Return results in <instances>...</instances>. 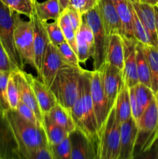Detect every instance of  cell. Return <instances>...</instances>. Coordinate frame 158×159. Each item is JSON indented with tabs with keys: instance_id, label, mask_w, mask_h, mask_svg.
<instances>
[{
	"instance_id": "6da1fadb",
	"label": "cell",
	"mask_w": 158,
	"mask_h": 159,
	"mask_svg": "<svg viewBox=\"0 0 158 159\" xmlns=\"http://www.w3.org/2000/svg\"><path fill=\"white\" fill-rule=\"evenodd\" d=\"M91 71L82 70L79 80L78 95L71 111L76 128L83 132L95 144L98 138V124L90 92Z\"/></svg>"
},
{
	"instance_id": "7a4b0ae2",
	"label": "cell",
	"mask_w": 158,
	"mask_h": 159,
	"mask_svg": "<svg viewBox=\"0 0 158 159\" xmlns=\"http://www.w3.org/2000/svg\"><path fill=\"white\" fill-rule=\"evenodd\" d=\"M18 142L20 150H37L48 147L44 130L22 117L16 110H9L5 113Z\"/></svg>"
},
{
	"instance_id": "3957f363",
	"label": "cell",
	"mask_w": 158,
	"mask_h": 159,
	"mask_svg": "<svg viewBox=\"0 0 158 159\" xmlns=\"http://www.w3.org/2000/svg\"><path fill=\"white\" fill-rule=\"evenodd\" d=\"M82 70L81 67L64 65L57 73L50 87L57 103L70 113L77 100Z\"/></svg>"
},
{
	"instance_id": "277c9868",
	"label": "cell",
	"mask_w": 158,
	"mask_h": 159,
	"mask_svg": "<svg viewBox=\"0 0 158 159\" xmlns=\"http://www.w3.org/2000/svg\"><path fill=\"white\" fill-rule=\"evenodd\" d=\"M98 159H119L120 152V124L113 107L106 120L98 131L95 142Z\"/></svg>"
},
{
	"instance_id": "5b68a950",
	"label": "cell",
	"mask_w": 158,
	"mask_h": 159,
	"mask_svg": "<svg viewBox=\"0 0 158 159\" xmlns=\"http://www.w3.org/2000/svg\"><path fill=\"white\" fill-rule=\"evenodd\" d=\"M136 125L138 131L134 155L148 150L158 140V108L155 97L144 110Z\"/></svg>"
},
{
	"instance_id": "8992f818",
	"label": "cell",
	"mask_w": 158,
	"mask_h": 159,
	"mask_svg": "<svg viewBox=\"0 0 158 159\" xmlns=\"http://www.w3.org/2000/svg\"><path fill=\"white\" fill-rule=\"evenodd\" d=\"M14 43L23 65H29L36 70L33 54V28L30 19L23 20L15 12Z\"/></svg>"
},
{
	"instance_id": "52a82bcc",
	"label": "cell",
	"mask_w": 158,
	"mask_h": 159,
	"mask_svg": "<svg viewBox=\"0 0 158 159\" xmlns=\"http://www.w3.org/2000/svg\"><path fill=\"white\" fill-rule=\"evenodd\" d=\"M15 15V12L0 0V42L14 67L17 70H23L24 65L14 43Z\"/></svg>"
},
{
	"instance_id": "ba28073f",
	"label": "cell",
	"mask_w": 158,
	"mask_h": 159,
	"mask_svg": "<svg viewBox=\"0 0 158 159\" xmlns=\"http://www.w3.org/2000/svg\"><path fill=\"white\" fill-rule=\"evenodd\" d=\"M82 17L93 33L94 41V53L92 57L93 70H99L105 62L108 36L104 29L96 6L83 14Z\"/></svg>"
},
{
	"instance_id": "9c48e42d",
	"label": "cell",
	"mask_w": 158,
	"mask_h": 159,
	"mask_svg": "<svg viewBox=\"0 0 158 159\" xmlns=\"http://www.w3.org/2000/svg\"><path fill=\"white\" fill-rule=\"evenodd\" d=\"M104 93L108 102V111L115 105V102L124 85L122 71L108 62H105L99 69Z\"/></svg>"
},
{
	"instance_id": "30bf717a",
	"label": "cell",
	"mask_w": 158,
	"mask_h": 159,
	"mask_svg": "<svg viewBox=\"0 0 158 159\" xmlns=\"http://www.w3.org/2000/svg\"><path fill=\"white\" fill-rule=\"evenodd\" d=\"M90 92L94 107V114L98 124V129H100L108 116V109L106 96L102 88L100 72L99 70H92L90 75Z\"/></svg>"
},
{
	"instance_id": "8fae6325",
	"label": "cell",
	"mask_w": 158,
	"mask_h": 159,
	"mask_svg": "<svg viewBox=\"0 0 158 159\" xmlns=\"http://www.w3.org/2000/svg\"><path fill=\"white\" fill-rule=\"evenodd\" d=\"M29 19L32 21L33 28L34 62L36 65V71L37 75H39L41 69L46 48L50 43V40L45 27L44 22L39 18L34 11V9Z\"/></svg>"
},
{
	"instance_id": "7c38bea8",
	"label": "cell",
	"mask_w": 158,
	"mask_h": 159,
	"mask_svg": "<svg viewBox=\"0 0 158 159\" xmlns=\"http://www.w3.org/2000/svg\"><path fill=\"white\" fill-rule=\"evenodd\" d=\"M0 159H20L18 142L6 114L0 110Z\"/></svg>"
},
{
	"instance_id": "4fadbf2b",
	"label": "cell",
	"mask_w": 158,
	"mask_h": 159,
	"mask_svg": "<svg viewBox=\"0 0 158 159\" xmlns=\"http://www.w3.org/2000/svg\"><path fill=\"white\" fill-rule=\"evenodd\" d=\"M66 65L57 47L50 42L46 48L43 64L38 77L50 89L56 75L63 66Z\"/></svg>"
},
{
	"instance_id": "5bb4252c",
	"label": "cell",
	"mask_w": 158,
	"mask_h": 159,
	"mask_svg": "<svg viewBox=\"0 0 158 159\" xmlns=\"http://www.w3.org/2000/svg\"><path fill=\"white\" fill-rule=\"evenodd\" d=\"M71 159H98L95 144L81 130L69 134Z\"/></svg>"
},
{
	"instance_id": "9a60e30c",
	"label": "cell",
	"mask_w": 158,
	"mask_h": 159,
	"mask_svg": "<svg viewBox=\"0 0 158 159\" xmlns=\"http://www.w3.org/2000/svg\"><path fill=\"white\" fill-rule=\"evenodd\" d=\"M122 38L124 43L123 82L128 88H132L139 83L136 60V45L137 40L123 37Z\"/></svg>"
},
{
	"instance_id": "2e32d148",
	"label": "cell",
	"mask_w": 158,
	"mask_h": 159,
	"mask_svg": "<svg viewBox=\"0 0 158 159\" xmlns=\"http://www.w3.org/2000/svg\"><path fill=\"white\" fill-rule=\"evenodd\" d=\"M14 79L18 88L20 100L24 102L26 106L29 107L37 116V119L42 124L43 114L37 103V99L34 95L33 90L29 83V79L27 77V73L23 70L12 71Z\"/></svg>"
},
{
	"instance_id": "e0dca14e",
	"label": "cell",
	"mask_w": 158,
	"mask_h": 159,
	"mask_svg": "<svg viewBox=\"0 0 158 159\" xmlns=\"http://www.w3.org/2000/svg\"><path fill=\"white\" fill-rule=\"evenodd\" d=\"M96 7L107 35H122V26L112 0H97Z\"/></svg>"
},
{
	"instance_id": "ac0fdd59",
	"label": "cell",
	"mask_w": 158,
	"mask_h": 159,
	"mask_svg": "<svg viewBox=\"0 0 158 159\" xmlns=\"http://www.w3.org/2000/svg\"><path fill=\"white\" fill-rule=\"evenodd\" d=\"M137 125L133 118L120 124V152L119 159H133L137 138Z\"/></svg>"
},
{
	"instance_id": "d6986e66",
	"label": "cell",
	"mask_w": 158,
	"mask_h": 159,
	"mask_svg": "<svg viewBox=\"0 0 158 159\" xmlns=\"http://www.w3.org/2000/svg\"><path fill=\"white\" fill-rule=\"evenodd\" d=\"M76 49L79 62L85 63L94 53V36L91 28L82 17L81 23L76 34Z\"/></svg>"
},
{
	"instance_id": "ffe728a7",
	"label": "cell",
	"mask_w": 158,
	"mask_h": 159,
	"mask_svg": "<svg viewBox=\"0 0 158 159\" xmlns=\"http://www.w3.org/2000/svg\"><path fill=\"white\" fill-rule=\"evenodd\" d=\"M27 77L42 114L48 113L57 104L54 94L40 79H37L29 73H27Z\"/></svg>"
},
{
	"instance_id": "44dd1931",
	"label": "cell",
	"mask_w": 158,
	"mask_h": 159,
	"mask_svg": "<svg viewBox=\"0 0 158 159\" xmlns=\"http://www.w3.org/2000/svg\"><path fill=\"white\" fill-rule=\"evenodd\" d=\"M131 3L136 15L148 32L153 42V45L158 48L154 6L141 2H133Z\"/></svg>"
},
{
	"instance_id": "7402d4cb",
	"label": "cell",
	"mask_w": 158,
	"mask_h": 159,
	"mask_svg": "<svg viewBox=\"0 0 158 159\" xmlns=\"http://www.w3.org/2000/svg\"><path fill=\"white\" fill-rule=\"evenodd\" d=\"M112 2L122 26V37L135 39L133 28V7L131 2L129 0H112Z\"/></svg>"
},
{
	"instance_id": "603a6c76",
	"label": "cell",
	"mask_w": 158,
	"mask_h": 159,
	"mask_svg": "<svg viewBox=\"0 0 158 159\" xmlns=\"http://www.w3.org/2000/svg\"><path fill=\"white\" fill-rule=\"evenodd\" d=\"M105 62L123 71L124 43L123 38L120 34H113L108 36Z\"/></svg>"
},
{
	"instance_id": "cb8c5ba5",
	"label": "cell",
	"mask_w": 158,
	"mask_h": 159,
	"mask_svg": "<svg viewBox=\"0 0 158 159\" xmlns=\"http://www.w3.org/2000/svg\"><path fill=\"white\" fill-rule=\"evenodd\" d=\"M33 6L36 14L43 22H47L50 20H57L61 12L58 0H46L42 2L36 0Z\"/></svg>"
},
{
	"instance_id": "d4e9b609",
	"label": "cell",
	"mask_w": 158,
	"mask_h": 159,
	"mask_svg": "<svg viewBox=\"0 0 158 159\" xmlns=\"http://www.w3.org/2000/svg\"><path fill=\"white\" fill-rule=\"evenodd\" d=\"M42 127L47 138L48 144L54 145L61 142L69 136V134L54 122L47 113L43 115Z\"/></svg>"
},
{
	"instance_id": "484cf974",
	"label": "cell",
	"mask_w": 158,
	"mask_h": 159,
	"mask_svg": "<svg viewBox=\"0 0 158 159\" xmlns=\"http://www.w3.org/2000/svg\"><path fill=\"white\" fill-rule=\"evenodd\" d=\"M129 89L126 85H123L115 102L116 116L120 124L132 117Z\"/></svg>"
},
{
	"instance_id": "4316f807",
	"label": "cell",
	"mask_w": 158,
	"mask_h": 159,
	"mask_svg": "<svg viewBox=\"0 0 158 159\" xmlns=\"http://www.w3.org/2000/svg\"><path fill=\"white\" fill-rule=\"evenodd\" d=\"M143 49L150 68L151 89L155 95L158 91V48L143 44Z\"/></svg>"
},
{
	"instance_id": "83f0119b",
	"label": "cell",
	"mask_w": 158,
	"mask_h": 159,
	"mask_svg": "<svg viewBox=\"0 0 158 159\" xmlns=\"http://www.w3.org/2000/svg\"><path fill=\"white\" fill-rule=\"evenodd\" d=\"M136 60L139 82L151 88L150 68L143 49V44L138 41L136 45Z\"/></svg>"
},
{
	"instance_id": "f1b7e54d",
	"label": "cell",
	"mask_w": 158,
	"mask_h": 159,
	"mask_svg": "<svg viewBox=\"0 0 158 159\" xmlns=\"http://www.w3.org/2000/svg\"><path fill=\"white\" fill-rule=\"evenodd\" d=\"M47 114L55 124L62 127L68 134L77 129L71 113L58 103Z\"/></svg>"
},
{
	"instance_id": "f546056e",
	"label": "cell",
	"mask_w": 158,
	"mask_h": 159,
	"mask_svg": "<svg viewBox=\"0 0 158 159\" xmlns=\"http://www.w3.org/2000/svg\"><path fill=\"white\" fill-rule=\"evenodd\" d=\"M133 89L138 104L141 110L144 111L154 99V93L152 91L151 88L139 82L133 87Z\"/></svg>"
},
{
	"instance_id": "4dcf8cb0",
	"label": "cell",
	"mask_w": 158,
	"mask_h": 159,
	"mask_svg": "<svg viewBox=\"0 0 158 159\" xmlns=\"http://www.w3.org/2000/svg\"><path fill=\"white\" fill-rule=\"evenodd\" d=\"M11 10L20 15H24L28 18L33 12L34 2L33 0H1Z\"/></svg>"
},
{
	"instance_id": "1f68e13d",
	"label": "cell",
	"mask_w": 158,
	"mask_h": 159,
	"mask_svg": "<svg viewBox=\"0 0 158 159\" xmlns=\"http://www.w3.org/2000/svg\"><path fill=\"white\" fill-rule=\"evenodd\" d=\"M133 34L134 37L138 42L143 43L144 45H150V46H153V42H152L151 38L149 35L148 32L144 27L143 24L139 17L136 15L134 9H133Z\"/></svg>"
},
{
	"instance_id": "d6a6232c",
	"label": "cell",
	"mask_w": 158,
	"mask_h": 159,
	"mask_svg": "<svg viewBox=\"0 0 158 159\" xmlns=\"http://www.w3.org/2000/svg\"><path fill=\"white\" fill-rule=\"evenodd\" d=\"M44 24L46 32H47L48 37H49L50 42L53 45L57 47L59 44L65 41L63 31H62L57 20H54V22H51V23L44 22Z\"/></svg>"
},
{
	"instance_id": "836d02e7",
	"label": "cell",
	"mask_w": 158,
	"mask_h": 159,
	"mask_svg": "<svg viewBox=\"0 0 158 159\" xmlns=\"http://www.w3.org/2000/svg\"><path fill=\"white\" fill-rule=\"evenodd\" d=\"M54 159H71V148L69 136L54 145H49Z\"/></svg>"
},
{
	"instance_id": "e575fe53",
	"label": "cell",
	"mask_w": 158,
	"mask_h": 159,
	"mask_svg": "<svg viewBox=\"0 0 158 159\" xmlns=\"http://www.w3.org/2000/svg\"><path fill=\"white\" fill-rule=\"evenodd\" d=\"M66 65L73 67H81L77 54L65 40L57 47Z\"/></svg>"
},
{
	"instance_id": "d590c367",
	"label": "cell",
	"mask_w": 158,
	"mask_h": 159,
	"mask_svg": "<svg viewBox=\"0 0 158 159\" xmlns=\"http://www.w3.org/2000/svg\"><path fill=\"white\" fill-rule=\"evenodd\" d=\"M7 99L10 110H16L20 102L18 88L14 79L12 71L9 75L7 83Z\"/></svg>"
},
{
	"instance_id": "8d00e7d4",
	"label": "cell",
	"mask_w": 158,
	"mask_h": 159,
	"mask_svg": "<svg viewBox=\"0 0 158 159\" xmlns=\"http://www.w3.org/2000/svg\"><path fill=\"white\" fill-rule=\"evenodd\" d=\"M11 72H0V110L6 113L10 110L7 99V83Z\"/></svg>"
},
{
	"instance_id": "74e56055",
	"label": "cell",
	"mask_w": 158,
	"mask_h": 159,
	"mask_svg": "<svg viewBox=\"0 0 158 159\" xmlns=\"http://www.w3.org/2000/svg\"><path fill=\"white\" fill-rule=\"evenodd\" d=\"M20 159H54L50 150L49 145L46 148L37 150H20Z\"/></svg>"
},
{
	"instance_id": "f35d334b",
	"label": "cell",
	"mask_w": 158,
	"mask_h": 159,
	"mask_svg": "<svg viewBox=\"0 0 158 159\" xmlns=\"http://www.w3.org/2000/svg\"><path fill=\"white\" fill-rule=\"evenodd\" d=\"M16 111L18 112V113L22 117L26 119V120L29 121V122L33 123V124H36V125L41 126L42 127V124L37 119L34 112L28 106H26L24 102H22L21 100H20V102H19V105L18 107H17Z\"/></svg>"
},
{
	"instance_id": "ab89813d",
	"label": "cell",
	"mask_w": 158,
	"mask_h": 159,
	"mask_svg": "<svg viewBox=\"0 0 158 159\" xmlns=\"http://www.w3.org/2000/svg\"><path fill=\"white\" fill-rule=\"evenodd\" d=\"M96 5H97V0H71L70 1V6L77 11L81 16L95 7Z\"/></svg>"
},
{
	"instance_id": "60d3db41",
	"label": "cell",
	"mask_w": 158,
	"mask_h": 159,
	"mask_svg": "<svg viewBox=\"0 0 158 159\" xmlns=\"http://www.w3.org/2000/svg\"><path fill=\"white\" fill-rule=\"evenodd\" d=\"M18 71L12 65L7 53L0 42V72H12Z\"/></svg>"
},
{
	"instance_id": "b9f144b4",
	"label": "cell",
	"mask_w": 158,
	"mask_h": 159,
	"mask_svg": "<svg viewBox=\"0 0 158 159\" xmlns=\"http://www.w3.org/2000/svg\"><path fill=\"white\" fill-rule=\"evenodd\" d=\"M129 100H130V107H131L132 118L134 120L135 122L137 123L138 120H139V118H140L141 115H142L143 113V111L141 110L139 104H138L136 96H135L133 87L129 89Z\"/></svg>"
},
{
	"instance_id": "7bdbcfd3",
	"label": "cell",
	"mask_w": 158,
	"mask_h": 159,
	"mask_svg": "<svg viewBox=\"0 0 158 159\" xmlns=\"http://www.w3.org/2000/svg\"><path fill=\"white\" fill-rule=\"evenodd\" d=\"M133 159H158V140L148 150L135 154Z\"/></svg>"
},
{
	"instance_id": "ee69618b",
	"label": "cell",
	"mask_w": 158,
	"mask_h": 159,
	"mask_svg": "<svg viewBox=\"0 0 158 159\" xmlns=\"http://www.w3.org/2000/svg\"><path fill=\"white\" fill-rule=\"evenodd\" d=\"M70 1H71V0H58L59 3H60L61 11L64 10L65 8H67L68 6H70Z\"/></svg>"
},
{
	"instance_id": "f6af8a7d",
	"label": "cell",
	"mask_w": 158,
	"mask_h": 159,
	"mask_svg": "<svg viewBox=\"0 0 158 159\" xmlns=\"http://www.w3.org/2000/svg\"><path fill=\"white\" fill-rule=\"evenodd\" d=\"M155 14H156V35H157L158 40V6H154Z\"/></svg>"
},
{
	"instance_id": "bcb514c9",
	"label": "cell",
	"mask_w": 158,
	"mask_h": 159,
	"mask_svg": "<svg viewBox=\"0 0 158 159\" xmlns=\"http://www.w3.org/2000/svg\"><path fill=\"white\" fill-rule=\"evenodd\" d=\"M141 2L147 3V4L152 5V6H156V0H139Z\"/></svg>"
},
{
	"instance_id": "7dc6e473",
	"label": "cell",
	"mask_w": 158,
	"mask_h": 159,
	"mask_svg": "<svg viewBox=\"0 0 158 159\" xmlns=\"http://www.w3.org/2000/svg\"><path fill=\"white\" fill-rule=\"evenodd\" d=\"M155 99H156V105H157V108H158V91L156 92V93L155 94Z\"/></svg>"
},
{
	"instance_id": "c3c4849f",
	"label": "cell",
	"mask_w": 158,
	"mask_h": 159,
	"mask_svg": "<svg viewBox=\"0 0 158 159\" xmlns=\"http://www.w3.org/2000/svg\"><path fill=\"white\" fill-rule=\"evenodd\" d=\"M130 2H139V0H129Z\"/></svg>"
},
{
	"instance_id": "681fc988",
	"label": "cell",
	"mask_w": 158,
	"mask_h": 159,
	"mask_svg": "<svg viewBox=\"0 0 158 159\" xmlns=\"http://www.w3.org/2000/svg\"><path fill=\"white\" fill-rule=\"evenodd\" d=\"M156 6H158V0H156Z\"/></svg>"
},
{
	"instance_id": "f907efd6",
	"label": "cell",
	"mask_w": 158,
	"mask_h": 159,
	"mask_svg": "<svg viewBox=\"0 0 158 159\" xmlns=\"http://www.w3.org/2000/svg\"><path fill=\"white\" fill-rule=\"evenodd\" d=\"M33 2H35V1H36V0H33Z\"/></svg>"
}]
</instances>
